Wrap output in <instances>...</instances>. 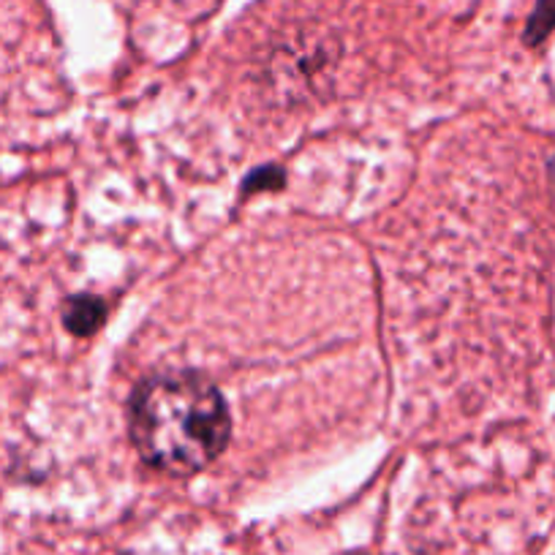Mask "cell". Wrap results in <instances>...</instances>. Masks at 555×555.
Segmentation results:
<instances>
[{
  "instance_id": "cell-1",
  "label": "cell",
  "mask_w": 555,
  "mask_h": 555,
  "mask_svg": "<svg viewBox=\"0 0 555 555\" xmlns=\"http://www.w3.org/2000/svg\"><path fill=\"white\" fill-rule=\"evenodd\" d=\"M128 428L147 466L189 477L227 450L232 416L216 384L199 373L167 371L133 389Z\"/></svg>"
},
{
  "instance_id": "cell-2",
  "label": "cell",
  "mask_w": 555,
  "mask_h": 555,
  "mask_svg": "<svg viewBox=\"0 0 555 555\" xmlns=\"http://www.w3.org/2000/svg\"><path fill=\"white\" fill-rule=\"evenodd\" d=\"M106 319V306L93 295H77L68 297L63 306V324L68 333L88 338V335L99 333V327Z\"/></svg>"
},
{
  "instance_id": "cell-3",
  "label": "cell",
  "mask_w": 555,
  "mask_h": 555,
  "mask_svg": "<svg viewBox=\"0 0 555 555\" xmlns=\"http://www.w3.org/2000/svg\"><path fill=\"white\" fill-rule=\"evenodd\" d=\"M553 30H555V0H539L537 9H533V14L528 17L522 39H526L528 47H537V44H542V41L547 39Z\"/></svg>"
}]
</instances>
